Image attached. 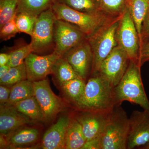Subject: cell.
<instances>
[{
	"label": "cell",
	"mask_w": 149,
	"mask_h": 149,
	"mask_svg": "<svg viewBox=\"0 0 149 149\" xmlns=\"http://www.w3.org/2000/svg\"><path fill=\"white\" fill-rule=\"evenodd\" d=\"M114 86L98 72L88 79L83 97L75 109L89 111H109L115 107Z\"/></svg>",
	"instance_id": "obj_1"
},
{
	"label": "cell",
	"mask_w": 149,
	"mask_h": 149,
	"mask_svg": "<svg viewBox=\"0 0 149 149\" xmlns=\"http://www.w3.org/2000/svg\"><path fill=\"white\" fill-rule=\"evenodd\" d=\"M141 67L130 61L120 82L114 87L115 106L120 105L126 101L139 105L149 112V101L142 82Z\"/></svg>",
	"instance_id": "obj_2"
},
{
	"label": "cell",
	"mask_w": 149,
	"mask_h": 149,
	"mask_svg": "<svg viewBox=\"0 0 149 149\" xmlns=\"http://www.w3.org/2000/svg\"><path fill=\"white\" fill-rule=\"evenodd\" d=\"M122 15L110 19L95 32L87 37L93 53L91 74L98 71L103 61L118 45L116 33Z\"/></svg>",
	"instance_id": "obj_3"
},
{
	"label": "cell",
	"mask_w": 149,
	"mask_h": 149,
	"mask_svg": "<svg viewBox=\"0 0 149 149\" xmlns=\"http://www.w3.org/2000/svg\"><path fill=\"white\" fill-rule=\"evenodd\" d=\"M129 118L122 107L116 106L110 111L101 135L102 149H126Z\"/></svg>",
	"instance_id": "obj_4"
},
{
	"label": "cell",
	"mask_w": 149,
	"mask_h": 149,
	"mask_svg": "<svg viewBox=\"0 0 149 149\" xmlns=\"http://www.w3.org/2000/svg\"><path fill=\"white\" fill-rule=\"evenodd\" d=\"M56 19L63 20L78 27L87 35L93 34L107 20L112 18L106 15H92L70 8L55 2L52 7Z\"/></svg>",
	"instance_id": "obj_5"
},
{
	"label": "cell",
	"mask_w": 149,
	"mask_h": 149,
	"mask_svg": "<svg viewBox=\"0 0 149 149\" xmlns=\"http://www.w3.org/2000/svg\"><path fill=\"white\" fill-rule=\"evenodd\" d=\"M56 19L52 8L37 17L31 37L32 53L44 54L51 50L54 51V25Z\"/></svg>",
	"instance_id": "obj_6"
},
{
	"label": "cell",
	"mask_w": 149,
	"mask_h": 149,
	"mask_svg": "<svg viewBox=\"0 0 149 149\" xmlns=\"http://www.w3.org/2000/svg\"><path fill=\"white\" fill-rule=\"evenodd\" d=\"M116 37L118 45L125 51L130 60L139 65L141 48L140 38L130 13L126 8L119 21Z\"/></svg>",
	"instance_id": "obj_7"
},
{
	"label": "cell",
	"mask_w": 149,
	"mask_h": 149,
	"mask_svg": "<svg viewBox=\"0 0 149 149\" xmlns=\"http://www.w3.org/2000/svg\"><path fill=\"white\" fill-rule=\"evenodd\" d=\"M33 85L34 96L42 111L45 122H50L66 108L68 103L54 93L47 78L34 82Z\"/></svg>",
	"instance_id": "obj_8"
},
{
	"label": "cell",
	"mask_w": 149,
	"mask_h": 149,
	"mask_svg": "<svg viewBox=\"0 0 149 149\" xmlns=\"http://www.w3.org/2000/svg\"><path fill=\"white\" fill-rule=\"evenodd\" d=\"M87 38V35L76 26L56 19L54 25V52L60 56Z\"/></svg>",
	"instance_id": "obj_9"
},
{
	"label": "cell",
	"mask_w": 149,
	"mask_h": 149,
	"mask_svg": "<svg viewBox=\"0 0 149 149\" xmlns=\"http://www.w3.org/2000/svg\"><path fill=\"white\" fill-rule=\"evenodd\" d=\"M130 61L125 51L118 45L103 61L97 72L115 87L120 82Z\"/></svg>",
	"instance_id": "obj_10"
},
{
	"label": "cell",
	"mask_w": 149,
	"mask_h": 149,
	"mask_svg": "<svg viewBox=\"0 0 149 149\" xmlns=\"http://www.w3.org/2000/svg\"><path fill=\"white\" fill-rule=\"evenodd\" d=\"M79 77L86 81L92 72L93 53L88 40L72 48L63 56Z\"/></svg>",
	"instance_id": "obj_11"
},
{
	"label": "cell",
	"mask_w": 149,
	"mask_h": 149,
	"mask_svg": "<svg viewBox=\"0 0 149 149\" xmlns=\"http://www.w3.org/2000/svg\"><path fill=\"white\" fill-rule=\"evenodd\" d=\"M129 118L127 149L140 148L149 141V112L134 111Z\"/></svg>",
	"instance_id": "obj_12"
},
{
	"label": "cell",
	"mask_w": 149,
	"mask_h": 149,
	"mask_svg": "<svg viewBox=\"0 0 149 149\" xmlns=\"http://www.w3.org/2000/svg\"><path fill=\"white\" fill-rule=\"evenodd\" d=\"M60 57L54 51L45 55L29 54L24 61L27 80L34 82L45 79L51 74L54 63Z\"/></svg>",
	"instance_id": "obj_13"
},
{
	"label": "cell",
	"mask_w": 149,
	"mask_h": 149,
	"mask_svg": "<svg viewBox=\"0 0 149 149\" xmlns=\"http://www.w3.org/2000/svg\"><path fill=\"white\" fill-rule=\"evenodd\" d=\"M111 111H100L76 110L73 116L81 124L87 141L101 136Z\"/></svg>",
	"instance_id": "obj_14"
},
{
	"label": "cell",
	"mask_w": 149,
	"mask_h": 149,
	"mask_svg": "<svg viewBox=\"0 0 149 149\" xmlns=\"http://www.w3.org/2000/svg\"><path fill=\"white\" fill-rule=\"evenodd\" d=\"M72 116L63 115L43 136L41 147L44 149H65V135Z\"/></svg>",
	"instance_id": "obj_15"
},
{
	"label": "cell",
	"mask_w": 149,
	"mask_h": 149,
	"mask_svg": "<svg viewBox=\"0 0 149 149\" xmlns=\"http://www.w3.org/2000/svg\"><path fill=\"white\" fill-rule=\"evenodd\" d=\"M35 123L13 106L0 105V133L7 136L22 126Z\"/></svg>",
	"instance_id": "obj_16"
},
{
	"label": "cell",
	"mask_w": 149,
	"mask_h": 149,
	"mask_svg": "<svg viewBox=\"0 0 149 149\" xmlns=\"http://www.w3.org/2000/svg\"><path fill=\"white\" fill-rule=\"evenodd\" d=\"M5 137L6 140V148H23L32 147L38 142L40 139V131L36 127L27 125Z\"/></svg>",
	"instance_id": "obj_17"
},
{
	"label": "cell",
	"mask_w": 149,
	"mask_h": 149,
	"mask_svg": "<svg viewBox=\"0 0 149 149\" xmlns=\"http://www.w3.org/2000/svg\"><path fill=\"white\" fill-rule=\"evenodd\" d=\"M86 81L80 77L65 82L59 88L65 101L75 108L83 97Z\"/></svg>",
	"instance_id": "obj_18"
},
{
	"label": "cell",
	"mask_w": 149,
	"mask_h": 149,
	"mask_svg": "<svg viewBox=\"0 0 149 149\" xmlns=\"http://www.w3.org/2000/svg\"><path fill=\"white\" fill-rule=\"evenodd\" d=\"M86 141L81 124L72 115L65 135V149H82Z\"/></svg>",
	"instance_id": "obj_19"
},
{
	"label": "cell",
	"mask_w": 149,
	"mask_h": 149,
	"mask_svg": "<svg viewBox=\"0 0 149 149\" xmlns=\"http://www.w3.org/2000/svg\"><path fill=\"white\" fill-rule=\"evenodd\" d=\"M126 8L129 11L138 31L141 43V49L142 46L141 29L144 19L149 10V1L127 0Z\"/></svg>",
	"instance_id": "obj_20"
},
{
	"label": "cell",
	"mask_w": 149,
	"mask_h": 149,
	"mask_svg": "<svg viewBox=\"0 0 149 149\" xmlns=\"http://www.w3.org/2000/svg\"><path fill=\"white\" fill-rule=\"evenodd\" d=\"M51 74L54 81L59 87L67 81L80 77L63 57H60L56 61L53 66Z\"/></svg>",
	"instance_id": "obj_21"
},
{
	"label": "cell",
	"mask_w": 149,
	"mask_h": 149,
	"mask_svg": "<svg viewBox=\"0 0 149 149\" xmlns=\"http://www.w3.org/2000/svg\"><path fill=\"white\" fill-rule=\"evenodd\" d=\"M13 106L33 122H45L42 111L35 96L23 100Z\"/></svg>",
	"instance_id": "obj_22"
},
{
	"label": "cell",
	"mask_w": 149,
	"mask_h": 149,
	"mask_svg": "<svg viewBox=\"0 0 149 149\" xmlns=\"http://www.w3.org/2000/svg\"><path fill=\"white\" fill-rule=\"evenodd\" d=\"M55 2V0H18L16 14L25 13L37 17L52 8Z\"/></svg>",
	"instance_id": "obj_23"
},
{
	"label": "cell",
	"mask_w": 149,
	"mask_h": 149,
	"mask_svg": "<svg viewBox=\"0 0 149 149\" xmlns=\"http://www.w3.org/2000/svg\"><path fill=\"white\" fill-rule=\"evenodd\" d=\"M55 2L84 13L107 15L102 10L100 0H55Z\"/></svg>",
	"instance_id": "obj_24"
},
{
	"label": "cell",
	"mask_w": 149,
	"mask_h": 149,
	"mask_svg": "<svg viewBox=\"0 0 149 149\" xmlns=\"http://www.w3.org/2000/svg\"><path fill=\"white\" fill-rule=\"evenodd\" d=\"M34 96L33 82L27 80L17 83L11 87L10 96L5 104L14 105L19 102Z\"/></svg>",
	"instance_id": "obj_25"
},
{
	"label": "cell",
	"mask_w": 149,
	"mask_h": 149,
	"mask_svg": "<svg viewBox=\"0 0 149 149\" xmlns=\"http://www.w3.org/2000/svg\"><path fill=\"white\" fill-rule=\"evenodd\" d=\"M27 79L24 63L17 66L12 67L6 74L0 78V84L12 87L17 83Z\"/></svg>",
	"instance_id": "obj_26"
},
{
	"label": "cell",
	"mask_w": 149,
	"mask_h": 149,
	"mask_svg": "<svg viewBox=\"0 0 149 149\" xmlns=\"http://www.w3.org/2000/svg\"><path fill=\"white\" fill-rule=\"evenodd\" d=\"M32 44H24L14 48L9 53L10 60L8 64L12 67L17 66L24 62L29 54L33 52Z\"/></svg>",
	"instance_id": "obj_27"
},
{
	"label": "cell",
	"mask_w": 149,
	"mask_h": 149,
	"mask_svg": "<svg viewBox=\"0 0 149 149\" xmlns=\"http://www.w3.org/2000/svg\"><path fill=\"white\" fill-rule=\"evenodd\" d=\"M102 10L111 17L122 15L126 9L127 0H100Z\"/></svg>",
	"instance_id": "obj_28"
},
{
	"label": "cell",
	"mask_w": 149,
	"mask_h": 149,
	"mask_svg": "<svg viewBox=\"0 0 149 149\" xmlns=\"http://www.w3.org/2000/svg\"><path fill=\"white\" fill-rule=\"evenodd\" d=\"M18 0H0V27L16 14Z\"/></svg>",
	"instance_id": "obj_29"
},
{
	"label": "cell",
	"mask_w": 149,
	"mask_h": 149,
	"mask_svg": "<svg viewBox=\"0 0 149 149\" xmlns=\"http://www.w3.org/2000/svg\"><path fill=\"white\" fill-rule=\"evenodd\" d=\"M37 17L25 13L16 14L15 22L19 32L32 36Z\"/></svg>",
	"instance_id": "obj_30"
},
{
	"label": "cell",
	"mask_w": 149,
	"mask_h": 149,
	"mask_svg": "<svg viewBox=\"0 0 149 149\" xmlns=\"http://www.w3.org/2000/svg\"><path fill=\"white\" fill-rule=\"evenodd\" d=\"M15 16L0 27V37L3 41L9 40L19 32L15 22Z\"/></svg>",
	"instance_id": "obj_31"
},
{
	"label": "cell",
	"mask_w": 149,
	"mask_h": 149,
	"mask_svg": "<svg viewBox=\"0 0 149 149\" xmlns=\"http://www.w3.org/2000/svg\"><path fill=\"white\" fill-rule=\"evenodd\" d=\"M149 61V40L144 43L140 51L139 65L141 67L145 63Z\"/></svg>",
	"instance_id": "obj_32"
},
{
	"label": "cell",
	"mask_w": 149,
	"mask_h": 149,
	"mask_svg": "<svg viewBox=\"0 0 149 149\" xmlns=\"http://www.w3.org/2000/svg\"><path fill=\"white\" fill-rule=\"evenodd\" d=\"M141 36L143 46L144 43L149 40V10L142 24Z\"/></svg>",
	"instance_id": "obj_33"
},
{
	"label": "cell",
	"mask_w": 149,
	"mask_h": 149,
	"mask_svg": "<svg viewBox=\"0 0 149 149\" xmlns=\"http://www.w3.org/2000/svg\"><path fill=\"white\" fill-rule=\"evenodd\" d=\"M11 87L0 85V105L7 103L10 96Z\"/></svg>",
	"instance_id": "obj_34"
},
{
	"label": "cell",
	"mask_w": 149,
	"mask_h": 149,
	"mask_svg": "<svg viewBox=\"0 0 149 149\" xmlns=\"http://www.w3.org/2000/svg\"><path fill=\"white\" fill-rule=\"evenodd\" d=\"M82 149H102L100 136L86 141Z\"/></svg>",
	"instance_id": "obj_35"
},
{
	"label": "cell",
	"mask_w": 149,
	"mask_h": 149,
	"mask_svg": "<svg viewBox=\"0 0 149 149\" xmlns=\"http://www.w3.org/2000/svg\"><path fill=\"white\" fill-rule=\"evenodd\" d=\"M9 60V54L5 53H1L0 54V66L8 64Z\"/></svg>",
	"instance_id": "obj_36"
},
{
	"label": "cell",
	"mask_w": 149,
	"mask_h": 149,
	"mask_svg": "<svg viewBox=\"0 0 149 149\" xmlns=\"http://www.w3.org/2000/svg\"><path fill=\"white\" fill-rule=\"evenodd\" d=\"M11 67L8 64L0 66V78L3 77L8 72Z\"/></svg>",
	"instance_id": "obj_37"
},
{
	"label": "cell",
	"mask_w": 149,
	"mask_h": 149,
	"mask_svg": "<svg viewBox=\"0 0 149 149\" xmlns=\"http://www.w3.org/2000/svg\"><path fill=\"white\" fill-rule=\"evenodd\" d=\"M139 148L142 149H149V141L146 145H144V146H143L140 147Z\"/></svg>",
	"instance_id": "obj_38"
},
{
	"label": "cell",
	"mask_w": 149,
	"mask_h": 149,
	"mask_svg": "<svg viewBox=\"0 0 149 149\" xmlns=\"http://www.w3.org/2000/svg\"></svg>",
	"instance_id": "obj_39"
}]
</instances>
